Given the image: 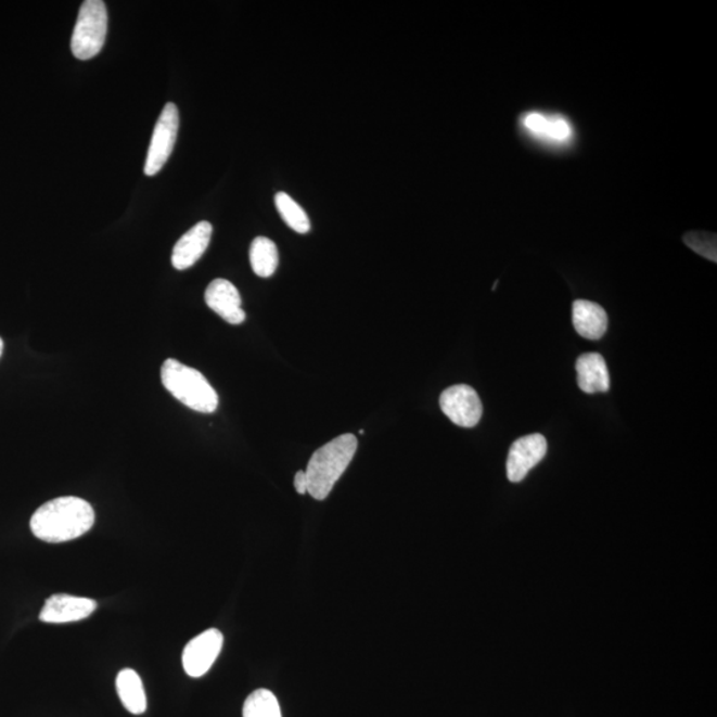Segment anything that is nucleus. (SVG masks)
<instances>
[{"label":"nucleus","instance_id":"412c9836","mask_svg":"<svg viewBox=\"0 0 717 717\" xmlns=\"http://www.w3.org/2000/svg\"><path fill=\"white\" fill-rule=\"evenodd\" d=\"M294 487H295V490L298 491L299 495H306L307 494L306 472L299 471L298 473L295 474Z\"/></svg>","mask_w":717,"mask_h":717},{"label":"nucleus","instance_id":"a211bd4d","mask_svg":"<svg viewBox=\"0 0 717 717\" xmlns=\"http://www.w3.org/2000/svg\"><path fill=\"white\" fill-rule=\"evenodd\" d=\"M686 245L693 252L701 254L704 258L716 263V235L710 233H701V231H691L684 235Z\"/></svg>","mask_w":717,"mask_h":717},{"label":"nucleus","instance_id":"423d86ee","mask_svg":"<svg viewBox=\"0 0 717 717\" xmlns=\"http://www.w3.org/2000/svg\"><path fill=\"white\" fill-rule=\"evenodd\" d=\"M441 411L456 425L473 428L483 418V402L470 385L458 384L440 396Z\"/></svg>","mask_w":717,"mask_h":717},{"label":"nucleus","instance_id":"4be33fe9","mask_svg":"<svg viewBox=\"0 0 717 717\" xmlns=\"http://www.w3.org/2000/svg\"><path fill=\"white\" fill-rule=\"evenodd\" d=\"M3 349H4V343L2 341V337H0V357H2Z\"/></svg>","mask_w":717,"mask_h":717},{"label":"nucleus","instance_id":"6ab92c4d","mask_svg":"<svg viewBox=\"0 0 717 717\" xmlns=\"http://www.w3.org/2000/svg\"><path fill=\"white\" fill-rule=\"evenodd\" d=\"M572 127L564 117L553 116L548 117L547 130H545L543 138L556 142H564L571 139Z\"/></svg>","mask_w":717,"mask_h":717},{"label":"nucleus","instance_id":"9d476101","mask_svg":"<svg viewBox=\"0 0 717 717\" xmlns=\"http://www.w3.org/2000/svg\"><path fill=\"white\" fill-rule=\"evenodd\" d=\"M205 302L210 310L230 324L245 322L246 313L242 310V299L239 289L227 280H215L205 292Z\"/></svg>","mask_w":717,"mask_h":717},{"label":"nucleus","instance_id":"0eeeda50","mask_svg":"<svg viewBox=\"0 0 717 717\" xmlns=\"http://www.w3.org/2000/svg\"><path fill=\"white\" fill-rule=\"evenodd\" d=\"M223 645L222 632L210 628L192 639L183 649L182 665L191 678H201L209 671L221 653Z\"/></svg>","mask_w":717,"mask_h":717},{"label":"nucleus","instance_id":"1a4fd4ad","mask_svg":"<svg viewBox=\"0 0 717 717\" xmlns=\"http://www.w3.org/2000/svg\"><path fill=\"white\" fill-rule=\"evenodd\" d=\"M97 609V601L90 598L53 594L41 609L39 619L44 624H73L88 618Z\"/></svg>","mask_w":717,"mask_h":717},{"label":"nucleus","instance_id":"39448f33","mask_svg":"<svg viewBox=\"0 0 717 717\" xmlns=\"http://www.w3.org/2000/svg\"><path fill=\"white\" fill-rule=\"evenodd\" d=\"M180 115L176 104L168 103L154 127L150 150L145 162V175L156 176L167 164L179 133Z\"/></svg>","mask_w":717,"mask_h":717},{"label":"nucleus","instance_id":"20e7f679","mask_svg":"<svg viewBox=\"0 0 717 717\" xmlns=\"http://www.w3.org/2000/svg\"><path fill=\"white\" fill-rule=\"evenodd\" d=\"M108 33V11L103 0H86L74 28L71 49L80 61H90L103 50Z\"/></svg>","mask_w":717,"mask_h":717},{"label":"nucleus","instance_id":"ddd939ff","mask_svg":"<svg viewBox=\"0 0 717 717\" xmlns=\"http://www.w3.org/2000/svg\"><path fill=\"white\" fill-rule=\"evenodd\" d=\"M577 382L585 394L607 393L610 375L606 361L601 354H585L576 364Z\"/></svg>","mask_w":717,"mask_h":717},{"label":"nucleus","instance_id":"9b49d317","mask_svg":"<svg viewBox=\"0 0 717 717\" xmlns=\"http://www.w3.org/2000/svg\"><path fill=\"white\" fill-rule=\"evenodd\" d=\"M213 227L210 222L201 221L187 231L175 245L171 253V265L176 270H187L204 256L209 247Z\"/></svg>","mask_w":717,"mask_h":717},{"label":"nucleus","instance_id":"aec40b11","mask_svg":"<svg viewBox=\"0 0 717 717\" xmlns=\"http://www.w3.org/2000/svg\"><path fill=\"white\" fill-rule=\"evenodd\" d=\"M548 117L538 112H532V114L524 117V126L530 133L543 138L545 130H547Z\"/></svg>","mask_w":717,"mask_h":717},{"label":"nucleus","instance_id":"dca6fc26","mask_svg":"<svg viewBox=\"0 0 717 717\" xmlns=\"http://www.w3.org/2000/svg\"><path fill=\"white\" fill-rule=\"evenodd\" d=\"M276 206L284 223H286L290 229H293L299 234H306L310 231V219H308L304 207L290 197L287 193H277Z\"/></svg>","mask_w":717,"mask_h":717},{"label":"nucleus","instance_id":"f3484780","mask_svg":"<svg viewBox=\"0 0 717 717\" xmlns=\"http://www.w3.org/2000/svg\"><path fill=\"white\" fill-rule=\"evenodd\" d=\"M244 717H282L280 703L269 690H257L246 699Z\"/></svg>","mask_w":717,"mask_h":717},{"label":"nucleus","instance_id":"7ed1b4c3","mask_svg":"<svg viewBox=\"0 0 717 717\" xmlns=\"http://www.w3.org/2000/svg\"><path fill=\"white\" fill-rule=\"evenodd\" d=\"M162 382L165 389L183 406L201 413H213L218 408V395L207 379L197 370L168 359L163 364Z\"/></svg>","mask_w":717,"mask_h":717},{"label":"nucleus","instance_id":"4468645a","mask_svg":"<svg viewBox=\"0 0 717 717\" xmlns=\"http://www.w3.org/2000/svg\"><path fill=\"white\" fill-rule=\"evenodd\" d=\"M116 690L124 707L130 714L141 715L146 710V695L139 674L135 669L126 668L118 673Z\"/></svg>","mask_w":717,"mask_h":717},{"label":"nucleus","instance_id":"f8f14e48","mask_svg":"<svg viewBox=\"0 0 717 717\" xmlns=\"http://www.w3.org/2000/svg\"><path fill=\"white\" fill-rule=\"evenodd\" d=\"M573 324L585 340L598 341L606 334L609 318L602 306L578 299L573 304Z\"/></svg>","mask_w":717,"mask_h":717},{"label":"nucleus","instance_id":"f257e3e1","mask_svg":"<svg viewBox=\"0 0 717 717\" xmlns=\"http://www.w3.org/2000/svg\"><path fill=\"white\" fill-rule=\"evenodd\" d=\"M93 524L91 503L73 496L46 502L29 521L34 536L50 543L73 541L90 532Z\"/></svg>","mask_w":717,"mask_h":717},{"label":"nucleus","instance_id":"2eb2a0df","mask_svg":"<svg viewBox=\"0 0 717 717\" xmlns=\"http://www.w3.org/2000/svg\"><path fill=\"white\" fill-rule=\"evenodd\" d=\"M251 264L253 271L260 278L274 274L280 265V254L274 242L266 236H257L251 247Z\"/></svg>","mask_w":717,"mask_h":717},{"label":"nucleus","instance_id":"f03ea898","mask_svg":"<svg viewBox=\"0 0 717 717\" xmlns=\"http://www.w3.org/2000/svg\"><path fill=\"white\" fill-rule=\"evenodd\" d=\"M357 449V436L346 434L316 450L306 470L307 494L319 501L328 499L342 474L351 464Z\"/></svg>","mask_w":717,"mask_h":717},{"label":"nucleus","instance_id":"6e6552de","mask_svg":"<svg viewBox=\"0 0 717 717\" xmlns=\"http://www.w3.org/2000/svg\"><path fill=\"white\" fill-rule=\"evenodd\" d=\"M547 452L548 441L542 435H527L514 441L511 449H509L507 461L509 482H523L527 473L543 460Z\"/></svg>","mask_w":717,"mask_h":717}]
</instances>
